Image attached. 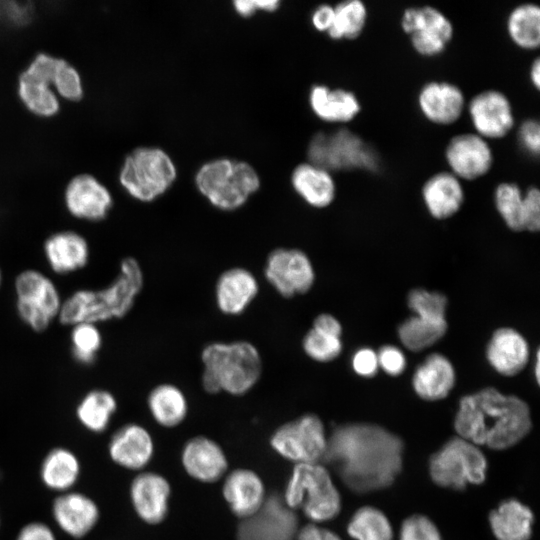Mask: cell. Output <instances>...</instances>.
<instances>
[{
	"instance_id": "1",
	"label": "cell",
	"mask_w": 540,
	"mask_h": 540,
	"mask_svg": "<svg viewBox=\"0 0 540 540\" xmlns=\"http://www.w3.org/2000/svg\"><path fill=\"white\" fill-rule=\"evenodd\" d=\"M404 444L400 437L370 423L336 427L327 438L323 459L355 493L389 487L401 472Z\"/></svg>"
},
{
	"instance_id": "2",
	"label": "cell",
	"mask_w": 540,
	"mask_h": 540,
	"mask_svg": "<svg viewBox=\"0 0 540 540\" xmlns=\"http://www.w3.org/2000/svg\"><path fill=\"white\" fill-rule=\"evenodd\" d=\"M527 403L493 387L463 396L459 401L454 428L459 437L490 449H508L531 430Z\"/></svg>"
},
{
	"instance_id": "3",
	"label": "cell",
	"mask_w": 540,
	"mask_h": 540,
	"mask_svg": "<svg viewBox=\"0 0 540 540\" xmlns=\"http://www.w3.org/2000/svg\"><path fill=\"white\" fill-rule=\"evenodd\" d=\"M144 286V273L133 256L123 258L113 281L100 290L80 289L62 303L58 320L72 326L81 322L98 324L125 317Z\"/></svg>"
},
{
	"instance_id": "4",
	"label": "cell",
	"mask_w": 540,
	"mask_h": 540,
	"mask_svg": "<svg viewBox=\"0 0 540 540\" xmlns=\"http://www.w3.org/2000/svg\"><path fill=\"white\" fill-rule=\"evenodd\" d=\"M201 384L209 394L243 396L259 382L263 361L250 341H213L201 350Z\"/></svg>"
},
{
	"instance_id": "5",
	"label": "cell",
	"mask_w": 540,
	"mask_h": 540,
	"mask_svg": "<svg viewBox=\"0 0 540 540\" xmlns=\"http://www.w3.org/2000/svg\"><path fill=\"white\" fill-rule=\"evenodd\" d=\"M195 185L211 206L230 212L243 207L259 190L261 181L251 164L221 157L198 168Z\"/></svg>"
},
{
	"instance_id": "6",
	"label": "cell",
	"mask_w": 540,
	"mask_h": 540,
	"mask_svg": "<svg viewBox=\"0 0 540 540\" xmlns=\"http://www.w3.org/2000/svg\"><path fill=\"white\" fill-rule=\"evenodd\" d=\"M177 178L171 156L151 144L137 146L124 158L118 182L135 202L147 205L161 198Z\"/></svg>"
},
{
	"instance_id": "7",
	"label": "cell",
	"mask_w": 540,
	"mask_h": 540,
	"mask_svg": "<svg viewBox=\"0 0 540 540\" xmlns=\"http://www.w3.org/2000/svg\"><path fill=\"white\" fill-rule=\"evenodd\" d=\"M282 497L315 524L332 520L341 510L340 493L329 470L319 463L295 464Z\"/></svg>"
},
{
	"instance_id": "8",
	"label": "cell",
	"mask_w": 540,
	"mask_h": 540,
	"mask_svg": "<svg viewBox=\"0 0 540 540\" xmlns=\"http://www.w3.org/2000/svg\"><path fill=\"white\" fill-rule=\"evenodd\" d=\"M308 162L327 171L365 170L380 166L377 152L362 137L347 128L316 133L307 148Z\"/></svg>"
},
{
	"instance_id": "9",
	"label": "cell",
	"mask_w": 540,
	"mask_h": 540,
	"mask_svg": "<svg viewBox=\"0 0 540 540\" xmlns=\"http://www.w3.org/2000/svg\"><path fill=\"white\" fill-rule=\"evenodd\" d=\"M487 468V459L479 447L459 436L449 439L429 460L433 482L459 491L468 484L483 483Z\"/></svg>"
},
{
	"instance_id": "10",
	"label": "cell",
	"mask_w": 540,
	"mask_h": 540,
	"mask_svg": "<svg viewBox=\"0 0 540 540\" xmlns=\"http://www.w3.org/2000/svg\"><path fill=\"white\" fill-rule=\"evenodd\" d=\"M415 313L398 327L401 343L411 351H421L440 340L447 331V298L440 292L414 289L408 295Z\"/></svg>"
},
{
	"instance_id": "11",
	"label": "cell",
	"mask_w": 540,
	"mask_h": 540,
	"mask_svg": "<svg viewBox=\"0 0 540 540\" xmlns=\"http://www.w3.org/2000/svg\"><path fill=\"white\" fill-rule=\"evenodd\" d=\"M16 311L31 330L44 332L59 317L62 303L55 283L36 269L21 271L15 278Z\"/></svg>"
},
{
	"instance_id": "12",
	"label": "cell",
	"mask_w": 540,
	"mask_h": 540,
	"mask_svg": "<svg viewBox=\"0 0 540 540\" xmlns=\"http://www.w3.org/2000/svg\"><path fill=\"white\" fill-rule=\"evenodd\" d=\"M327 438L321 419L306 413L279 426L270 437V445L295 464L319 463L326 451Z\"/></svg>"
},
{
	"instance_id": "13",
	"label": "cell",
	"mask_w": 540,
	"mask_h": 540,
	"mask_svg": "<svg viewBox=\"0 0 540 540\" xmlns=\"http://www.w3.org/2000/svg\"><path fill=\"white\" fill-rule=\"evenodd\" d=\"M400 27L408 36L413 50L426 58L442 55L452 42L455 32L450 18L431 5L404 9Z\"/></svg>"
},
{
	"instance_id": "14",
	"label": "cell",
	"mask_w": 540,
	"mask_h": 540,
	"mask_svg": "<svg viewBox=\"0 0 540 540\" xmlns=\"http://www.w3.org/2000/svg\"><path fill=\"white\" fill-rule=\"evenodd\" d=\"M263 274L282 297L293 298L311 290L316 274L310 257L299 248L278 247L266 257Z\"/></svg>"
},
{
	"instance_id": "15",
	"label": "cell",
	"mask_w": 540,
	"mask_h": 540,
	"mask_svg": "<svg viewBox=\"0 0 540 540\" xmlns=\"http://www.w3.org/2000/svg\"><path fill=\"white\" fill-rule=\"evenodd\" d=\"M59 59L39 53L19 75L17 93L25 108L39 117H52L59 111L53 81Z\"/></svg>"
},
{
	"instance_id": "16",
	"label": "cell",
	"mask_w": 540,
	"mask_h": 540,
	"mask_svg": "<svg viewBox=\"0 0 540 540\" xmlns=\"http://www.w3.org/2000/svg\"><path fill=\"white\" fill-rule=\"evenodd\" d=\"M298 518L289 508L282 495L266 496L260 509L248 518L240 520L236 540H295Z\"/></svg>"
},
{
	"instance_id": "17",
	"label": "cell",
	"mask_w": 540,
	"mask_h": 540,
	"mask_svg": "<svg viewBox=\"0 0 540 540\" xmlns=\"http://www.w3.org/2000/svg\"><path fill=\"white\" fill-rule=\"evenodd\" d=\"M466 111L473 132L489 142L505 138L515 128L512 102L499 89L479 91L467 101Z\"/></svg>"
},
{
	"instance_id": "18",
	"label": "cell",
	"mask_w": 540,
	"mask_h": 540,
	"mask_svg": "<svg viewBox=\"0 0 540 540\" xmlns=\"http://www.w3.org/2000/svg\"><path fill=\"white\" fill-rule=\"evenodd\" d=\"M448 171L462 182L485 177L494 164V151L490 142L475 132L452 136L444 150Z\"/></svg>"
},
{
	"instance_id": "19",
	"label": "cell",
	"mask_w": 540,
	"mask_h": 540,
	"mask_svg": "<svg viewBox=\"0 0 540 540\" xmlns=\"http://www.w3.org/2000/svg\"><path fill=\"white\" fill-rule=\"evenodd\" d=\"M64 204L68 214L74 219L98 223L108 217L113 198L109 190L95 177L80 174L66 185Z\"/></svg>"
},
{
	"instance_id": "20",
	"label": "cell",
	"mask_w": 540,
	"mask_h": 540,
	"mask_svg": "<svg viewBox=\"0 0 540 540\" xmlns=\"http://www.w3.org/2000/svg\"><path fill=\"white\" fill-rule=\"evenodd\" d=\"M422 116L437 126L455 124L466 111L465 94L457 84L446 80L424 83L416 96Z\"/></svg>"
},
{
	"instance_id": "21",
	"label": "cell",
	"mask_w": 540,
	"mask_h": 540,
	"mask_svg": "<svg viewBox=\"0 0 540 540\" xmlns=\"http://www.w3.org/2000/svg\"><path fill=\"white\" fill-rule=\"evenodd\" d=\"M51 515L57 527L73 539L89 535L100 521L98 503L79 491L58 494L51 505Z\"/></svg>"
},
{
	"instance_id": "22",
	"label": "cell",
	"mask_w": 540,
	"mask_h": 540,
	"mask_svg": "<svg viewBox=\"0 0 540 540\" xmlns=\"http://www.w3.org/2000/svg\"><path fill=\"white\" fill-rule=\"evenodd\" d=\"M259 290V281L251 270L241 266L228 268L215 283L216 307L226 316H239L252 305Z\"/></svg>"
},
{
	"instance_id": "23",
	"label": "cell",
	"mask_w": 540,
	"mask_h": 540,
	"mask_svg": "<svg viewBox=\"0 0 540 540\" xmlns=\"http://www.w3.org/2000/svg\"><path fill=\"white\" fill-rule=\"evenodd\" d=\"M171 487L162 475L144 471L131 481L129 497L140 520L150 525L161 523L168 514Z\"/></svg>"
},
{
	"instance_id": "24",
	"label": "cell",
	"mask_w": 540,
	"mask_h": 540,
	"mask_svg": "<svg viewBox=\"0 0 540 540\" xmlns=\"http://www.w3.org/2000/svg\"><path fill=\"white\" fill-rule=\"evenodd\" d=\"M111 461L127 470L144 469L153 457L154 443L150 432L138 423L119 427L108 443Z\"/></svg>"
},
{
	"instance_id": "25",
	"label": "cell",
	"mask_w": 540,
	"mask_h": 540,
	"mask_svg": "<svg viewBox=\"0 0 540 540\" xmlns=\"http://www.w3.org/2000/svg\"><path fill=\"white\" fill-rule=\"evenodd\" d=\"M89 248L85 235L74 229L50 232L43 242V251L49 267L60 275L84 268L89 261Z\"/></svg>"
},
{
	"instance_id": "26",
	"label": "cell",
	"mask_w": 540,
	"mask_h": 540,
	"mask_svg": "<svg viewBox=\"0 0 540 540\" xmlns=\"http://www.w3.org/2000/svg\"><path fill=\"white\" fill-rule=\"evenodd\" d=\"M182 465L192 478L212 483L218 481L227 471L228 461L221 446L205 436H196L183 447Z\"/></svg>"
},
{
	"instance_id": "27",
	"label": "cell",
	"mask_w": 540,
	"mask_h": 540,
	"mask_svg": "<svg viewBox=\"0 0 540 540\" xmlns=\"http://www.w3.org/2000/svg\"><path fill=\"white\" fill-rule=\"evenodd\" d=\"M421 196L429 214L438 220L454 216L465 200L463 182L448 170L429 176L422 185Z\"/></svg>"
},
{
	"instance_id": "28",
	"label": "cell",
	"mask_w": 540,
	"mask_h": 540,
	"mask_svg": "<svg viewBox=\"0 0 540 540\" xmlns=\"http://www.w3.org/2000/svg\"><path fill=\"white\" fill-rule=\"evenodd\" d=\"M223 497L232 513L245 519L257 512L266 499L260 476L249 469H235L224 480Z\"/></svg>"
},
{
	"instance_id": "29",
	"label": "cell",
	"mask_w": 540,
	"mask_h": 540,
	"mask_svg": "<svg viewBox=\"0 0 540 540\" xmlns=\"http://www.w3.org/2000/svg\"><path fill=\"white\" fill-rule=\"evenodd\" d=\"M308 101L314 115L327 123H349L362 110L361 102L353 91L331 88L325 84L313 85L309 90Z\"/></svg>"
},
{
	"instance_id": "30",
	"label": "cell",
	"mask_w": 540,
	"mask_h": 540,
	"mask_svg": "<svg viewBox=\"0 0 540 540\" xmlns=\"http://www.w3.org/2000/svg\"><path fill=\"white\" fill-rule=\"evenodd\" d=\"M486 358L499 374L514 376L524 369L529 360L528 342L515 329L499 328L487 344Z\"/></svg>"
},
{
	"instance_id": "31",
	"label": "cell",
	"mask_w": 540,
	"mask_h": 540,
	"mask_svg": "<svg viewBox=\"0 0 540 540\" xmlns=\"http://www.w3.org/2000/svg\"><path fill=\"white\" fill-rule=\"evenodd\" d=\"M291 185L296 194L313 208H326L336 197V182L332 173L310 162L301 163L293 169Z\"/></svg>"
},
{
	"instance_id": "32",
	"label": "cell",
	"mask_w": 540,
	"mask_h": 540,
	"mask_svg": "<svg viewBox=\"0 0 540 540\" xmlns=\"http://www.w3.org/2000/svg\"><path fill=\"white\" fill-rule=\"evenodd\" d=\"M455 379V370L449 359L440 353H433L415 370L412 386L420 398L438 401L450 393Z\"/></svg>"
},
{
	"instance_id": "33",
	"label": "cell",
	"mask_w": 540,
	"mask_h": 540,
	"mask_svg": "<svg viewBox=\"0 0 540 540\" xmlns=\"http://www.w3.org/2000/svg\"><path fill=\"white\" fill-rule=\"evenodd\" d=\"M81 475V462L67 447L51 448L43 457L39 476L42 484L58 494L73 490Z\"/></svg>"
},
{
	"instance_id": "34",
	"label": "cell",
	"mask_w": 540,
	"mask_h": 540,
	"mask_svg": "<svg viewBox=\"0 0 540 540\" xmlns=\"http://www.w3.org/2000/svg\"><path fill=\"white\" fill-rule=\"evenodd\" d=\"M532 510L516 499H507L489 514L491 531L497 540H529L532 535Z\"/></svg>"
},
{
	"instance_id": "35",
	"label": "cell",
	"mask_w": 540,
	"mask_h": 540,
	"mask_svg": "<svg viewBox=\"0 0 540 540\" xmlns=\"http://www.w3.org/2000/svg\"><path fill=\"white\" fill-rule=\"evenodd\" d=\"M147 406L154 421L167 428L181 424L189 408L185 393L173 383H161L152 388Z\"/></svg>"
},
{
	"instance_id": "36",
	"label": "cell",
	"mask_w": 540,
	"mask_h": 540,
	"mask_svg": "<svg viewBox=\"0 0 540 540\" xmlns=\"http://www.w3.org/2000/svg\"><path fill=\"white\" fill-rule=\"evenodd\" d=\"M117 408V399L110 391L93 389L82 397L75 413L78 422L87 431L101 434L109 427Z\"/></svg>"
},
{
	"instance_id": "37",
	"label": "cell",
	"mask_w": 540,
	"mask_h": 540,
	"mask_svg": "<svg viewBox=\"0 0 540 540\" xmlns=\"http://www.w3.org/2000/svg\"><path fill=\"white\" fill-rule=\"evenodd\" d=\"M506 32L511 42L524 51L540 45V7L533 2L516 5L506 18Z\"/></svg>"
},
{
	"instance_id": "38",
	"label": "cell",
	"mask_w": 540,
	"mask_h": 540,
	"mask_svg": "<svg viewBox=\"0 0 540 540\" xmlns=\"http://www.w3.org/2000/svg\"><path fill=\"white\" fill-rule=\"evenodd\" d=\"M493 198L495 208L508 228L516 232L527 231V206L524 192L518 183H498Z\"/></svg>"
},
{
	"instance_id": "39",
	"label": "cell",
	"mask_w": 540,
	"mask_h": 540,
	"mask_svg": "<svg viewBox=\"0 0 540 540\" xmlns=\"http://www.w3.org/2000/svg\"><path fill=\"white\" fill-rule=\"evenodd\" d=\"M368 8L361 0H345L334 6V19L327 35L332 40H355L365 30Z\"/></svg>"
},
{
	"instance_id": "40",
	"label": "cell",
	"mask_w": 540,
	"mask_h": 540,
	"mask_svg": "<svg viewBox=\"0 0 540 540\" xmlns=\"http://www.w3.org/2000/svg\"><path fill=\"white\" fill-rule=\"evenodd\" d=\"M348 534L355 540H393V529L387 516L371 506L359 508L352 515Z\"/></svg>"
},
{
	"instance_id": "41",
	"label": "cell",
	"mask_w": 540,
	"mask_h": 540,
	"mask_svg": "<svg viewBox=\"0 0 540 540\" xmlns=\"http://www.w3.org/2000/svg\"><path fill=\"white\" fill-rule=\"evenodd\" d=\"M72 355L83 364L91 365L102 346V335L96 324L81 322L71 326Z\"/></svg>"
},
{
	"instance_id": "42",
	"label": "cell",
	"mask_w": 540,
	"mask_h": 540,
	"mask_svg": "<svg viewBox=\"0 0 540 540\" xmlns=\"http://www.w3.org/2000/svg\"><path fill=\"white\" fill-rule=\"evenodd\" d=\"M341 337L329 335L312 327L302 339L304 353L316 362L326 363L336 359L342 352Z\"/></svg>"
},
{
	"instance_id": "43",
	"label": "cell",
	"mask_w": 540,
	"mask_h": 540,
	"mask_svg": "<svg viewBox=\"0 0 540 540\" xmlns=\"http://www.w3.org/2000/svg\"><path fill=\"white\" fill-rule=\"evenodd\" d=\"M52 87L56 95L66 101L77 102L83 96L79 73L63 59H59Z\"/></svg>"
},
{
	"instance_id": "44",
	"label": "cell",
	"mask_w": 540,
	"mask_h": 540,
	"mask_svg": "<svg viewBox=\"0 0 540 540\" xmlns=\"http://www.w3.org/2000/svg\"><path fill=\"white\" fill-rule=\"evenodd\" d=\"M399 540H442V538L431 519L415 514L402 522Z\"/></svg>"
},
{
	"instance_id": "45",
	"label": "cell",
	"mask_w": 540,
	"mask_h": 540,
	"mask_svg": "<svg viewBox=\"0 0 540 540\" xmlns=\"http://www.w3.org/2000/svg\"><path fill=\"white\" fill-rule=\"evenodd\" d=\"M517 142L523 152L537 158L540 152V124L535 118L523 120L517 127Z\"/></svg>"
},
{
	"instance_id": "46",
	"label": "cell",
	"mask_w": 540,
	"mask_h": 540,
	"mask_svg": "<svg viewBox=\"0 0 540 540\" xmlns=\"http://www.w3.org/2000/svg\"><path fill=\"white\" fill-rule=\"evenodd\" d=\"M377 358L379 368L391 376H398L405 370V355L395 346H383L377 353Z\"/></svg>"
},
{
	"instance_id": "47",
	"label": "cell",
	"mask_w": 540,
	"mask_h": 540,
	"mask_svg": "<svg viewBox=\"0 0 540 540\" xmlns=\"http://www.w3.org/2000/svg\"><path fill=\"white\" fill-rule=\"evenodd\" d=\"M352 368L362 377H373L379 368L377 353L370 348L356 351L352 357Z\"/></svg>"
},
{
	"instance_id": "48",
	"label": "cell",
	"mask_w": 540,
	"mask_h": 540,
	"mask_svg": "<svg viewBox=\"0 0 540 540\" xmlns=\"http://www.w3.org/2000/svg\"><path fill=\"white\" fill-rule=\"evenodd\" d=\"M233 9L242 17H250L257 11L274 12L279 7V0H235L233 1Z\"/></svg>"
},
{
	"instance_id": "49",
	"label": "cell",
	"mask_w": 540,
	"mask_h": 540,
	"mask_svg": "<svg viewBox=\"0 0 540 540\" xmlns=\"http://www.w3.org/2000/svg\"><path fill=\"white\" fill-rule=\"evenodd\" d=\"M15 540H57V537L47 523L31 521L19 529Z\"/></svg>"
},
{
	"instance_id": "50",
	"label": "cell",
	"mask_w": 540,
	"mask_h": 540,
	"mask_svg": "<svg viewBox=\"0 0 540 540\" xmlns=\"http://www.w3.org/2000/svg\"><path fill=\"white\" fill-rule=\"evenodd\" d=\"M527 206V231L537 232L540 228V191L536 186L528 187L525 192Z\"/></svg>"
},
{
	"instance_id": "51",
	"label": "cell",
	"mask_w": 540,
	"mask_h": 540,
	"mask_svg": "<svg viewBox=\"0 0 540 540\" xmlns=\"http://www.w3.org/2000/svg\"><path fill=\"white\" fill-rule=\"evenodd\" d=\"M334 19V6L321 4L317 6L311 14V24L318 32H327L330 30Z\"/></svg>"
},
{
	"instance_id": "52",
	"label": "cell",
	"mask_w": 540,
	"mask_h": 540,
	"mask_svg": "<svg viewBox=\"0 0 540 540\" xmlns=\"http://www.w3.org/2000/svg\"><path fill=\"white\" fill-rule=\"evenodd\" d=\"M295 540H342V538L329 529L309 523L299 528Z\"/></svg>"
},
{
	"instance_id": "53",
	"label": "cell",
	"mask_w": 540,
	"mask_h": 540,
	"mask_svg": "<svg viewBox=\"0 0 540 540\" xmlns=\"http://www.w3.org/2000/svg\"><path fill=\"white\" fill-rule=\"evenodd\" d=\"M312 328L320 332L341 337L342 326L339 320L331 314H319L312 323Z\"/></svg>"
},
{
	"instance_id": "54",
	"label": "cell",
	"mask_w": 540,
	"mask_h": 540,
	"mask_svg": "<svg viewBox=\"0 0 540 540\" xmlns=\"http://www.w3.org/2000/svg\"><path fill=\"white\" fill-rule=\"evenodd\" d=\"M528 76L533 88L538 91L540 88V60L538 57L531 62Z\"/></svg>"
},
{
	"instance_id": "55",
	"label": "cell",
	"mask_w": 540,
	"mask_h": 540,
	"mask_svg": "<svg viewBox=\"0 0 540 540\" xmlns=\"http://www.w3.org/2000/svg\"><path fill=\"white\" fill-rule=\"evenodd\" d=\"M539 362H540V359H539V351H537V353H536V361H535V378H536V380H537L538 383H539V376H540V372H539V369H540Z\"/></svg>"
},
{
	"instance_id": "56",
	"label": "cell",
	"mask_w": 540,
	"mask_h": 540,
	"mask_svg": "<svg viewBox=\"0 0 540 540\" xmlns=\"http://www.w3.org/2000/svg\"><path fill=\"white\" fill-rule=\"evenodd\" d=\"M1 284H2V271H1V268H0V287H1Z\"/></svg>"
},
{
	"instance_id": "57",
	"label": "cell",
	"mask_w": 540,
	"mask_h": 540,
	"mask_svg": "<svg viewBox=\"0 0 540 540\" xmlns=\"http://www.w3.org/2000/svg\"><path fill=\"white\" fill-rule=\"evenodd\" d=\"M0 524H1V519H0Z\"/></svg>"
}]
</instances>
